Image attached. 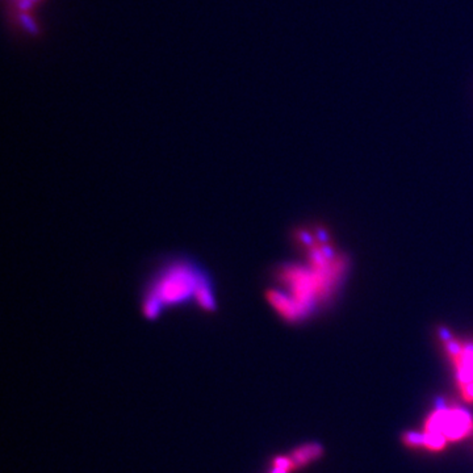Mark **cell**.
<instances>
[{
    "instance_id": "cell-5",
    "label": "cell",
    "mask_w": 473,
    "mask_h": 473,
    "mask_svg": "<svg viewBox=\"0 0 473 473\" xmlns=\"http://www.w3.org/2000/svg\"><path fill=\"white\" fill-rule=\"evenodd\" d=\"M439 338L443 343L447 358L455 368L456 383L459 389L473 384V341L460 339L451 332L442 327Z\"/></svg>"
},
{
    "instance_id": "cell-3",
    "label": "cell",
    "mask_w": 473,
    "mask_h": 473,
    "mask_svg": "<svg viewBox=\"0 0 473 473\" xmlns=\"http://www.w3.org/2000/svg\"><path fill=\"white\" fill-rule=\"evenodd\" d=\"M200 284L202 283H199L193 272L185 266H178L168 270L158 281L151 298L146 301V315H156L159 307L165 303H178L188 298L191 293L195 295Z\"/></svg>"
},
{
    "instance_id": "cell-1",
    "label": "cell",
    "mask_w": 473,
    "mask_h": 473,
    "mask_svg": "<svg viewBox=\"0 0 473 473\" xmlns=\"http://www.w3.org/2000/svg\"><path fill=\"white\" fill-rule=\"evenodd\" d=\"M298 241L308 249V267L292 266L281 273L288 293L273 290L270 300L289 321L304 318L329 298L347 270L346 256L338 251L324 229L301 232Z\"/></svg>"
},
{
    "instance_id": "cell-8",
    "label": "cell",
    "mask_w": 473,
    "mask_h": 473,
    "mask_svg": "<svg viewBox=\"0 0 473 473\" xmlns=\"http://www.w3.org/2000/svg\"><path fill=\"white\" fill-rule=\"evenodd\" d=\"M403 445L412 448H418L423 447L425 442V433H418V431H406L403 435Z\"/></svg>"
},
{
    "instance_id": "cell-9",
    "label": "cell",
    "mask_w": 473,
    "mask_h": 473,
    "mask_svg": "<svg viewBox=\"0 0 473 473\" xmlns=\"http://www.w3.org/2000/svg\"><path fill=\"white\" fill-rule=\"evenodd\" d=\"M273 463H275V467H279V468H281V469H286L287 472L292 471V469H295V465H293V463H292L290 457H284V456H281V457H276Z\"/></svg>"
},
{
    "instance_id": "cell-4",
    "label": "cell",
    "mask_w": 473,
    "mask_h": 473,
    "mask_svg": "<svg viewBox=\"0 0 473 473\" xmlns=\"http://www.w3.org/2000/svg\"><path fill=\"white\" fill-rule=\"evenodd\" d=\"M46 1L48 0H3L9 29L26 38H41L45 31L38 13Z\"/></svg>"
},
{
    "instance_id": "cell-6",
    "label": "cell",
    "mask_w": 473,
    "mask_h": 473,
    "mask_svg": "<svg viewBox=\"0 0 473 473\" xmlns=\"http://www.w3.org/2000/svg\"><path fill=\"white\" fill-rule=\"evenodd\" d=\"M322 455H324V447L318 443H308L304 446L298 447V450H295L289 457L296 469V468L315 462Z\"/></svg>"
},
{
    "instance_id": "cell-10",
    "label": "cell",
    "mask_w": 473,
    "mask_h": 473,
    "mask_svg": "<svg viewBox=\"0 0 473 473\" xmlns=\"http://www.w3.org/2000/svg\"><path fill=\"white\" fill-rule=\"evenodd\" d=\"M272 473H288L286 469H281V468H279V467H275L273 469H272Z\"/></svg>"
},
{
    "instance_id": "cell-2",
    "label": "cell",
    "mask_w": 473,
    "mask_h": 473,
    "mask_svg": "<svg viewBox=\"0 0 473 473\" xmlns=\"http://www.w3.org/2000/svg\"><path fill=\"white\" fill-rule=\"evenodd\" d=\"M423 431L440 433L448 442H460L473 433V414L459 405H447L442 398L426 418Z\"/></svg>"
},
{
    "instance_id": "cell-7",
    "label": "cell",
    "mask_w": 473,
    "mask_h": 473,
    "mask_svg": "<svg viewBox=\"0 0 473 473\" xmlns=\"http://www.w3.org/2000/svg\"><path fill=\"white\" fill-rule=\"evenodd\" d=\"M425 433V442H423V447L426 450H429L431 452H439V451H443L446 448L447 440L446 437L440 433Z\"/></svg>"
}]
</instances>
